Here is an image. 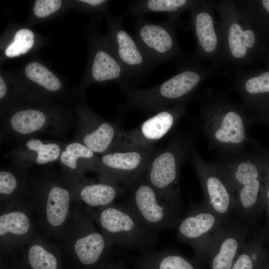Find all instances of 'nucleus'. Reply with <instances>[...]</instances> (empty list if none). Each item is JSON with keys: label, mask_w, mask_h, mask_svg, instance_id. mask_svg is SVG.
<instances>
[{"label": "nucleus", "mask_w": 269, "mask_h": 269, "mask_svg": "<svg viewBox=\"0 0 269 269\" xmlns=\"http://www.w3.org/2000/svg\"><path fill=\"white\" fill-rule=\"evenodd\" d=\"M200 98L201 128L209 147L223 156L247 152L251 142L248 133L251 121L244 105L211 90H205Z\"/></svg>", "instance_id": "f257e3e1"}, {"label": "nucleus", "mask_w": 269, "mask_h": 269, "mask_svg": "<svg viewBox=\"0 0 269 269\" xmlns=\"http://www.w3.org/2000/svg\"><path fill=\"white\" fill-rule=\"evenodd\" d=\"M174 75L157 85L136 89L132 86L122 88L126 99L122 112L139 110L147 114L156 113L176 103L191 101L203 82L212 74L194 58L181 61Z\"/></svg>", "instance_id": "f03ea898"}, {"label": "nucleus", "mask_w": 269, "mask_h": 269, "mask_svg": "<svg viewBox=\"0 0 269 269\" xmlns=\"http://www.w3.org/2000/svg\"><path fill=\"white\" fill-rule=\"evenodd\" d=\"M194 130L176 133L164 148L153 152L144 174L161 198L182 214L179 177L181 168L194 148Z\"/></svg>", "instance_id": "7ed1b4c3"}, {"label": "nucleus", "mask_w": 269, "mask_h": 269, "mask_svg": "<svg viewBox=\"0 0 269 269\" xmlns=\"http://www.w3.org/2000/svg\"><path fill=\"white\" fill-rule=\"evenodd\" d=\"M87 207L112 246L117 244L125 248L146 251L158 241V234L148 228L126 204Z\"/></svg>", "instance_id": "20e7f679"}, {"label": "nucleus", "mask_w": 269, "mask_h": 269, "mask_svg": "<svg viewBox=\"0 0 269 269\" xmlns=\"http://www.w3.org/2000/svg\"><path fill=\"white\" fill-rule=\"evenodd\" d=\"M222 30V62L238 69L247 66L257 41L252 17L234 0L215 2Z\"/></svg>", "instance_id": "39448f33"}, {"label": "nucleus", "mask_w": 269, "mask_h": 269, "mask_svg": "<svg viewBox=\"0 0 269 269\" xmlns=\"http://www.w3.org/2000/svg\"><path fill=\"white\" fill-rule=\"evenodd\" d=\"M28 201L42 234L48 240L59 241L72 212V184L44 181L30 190Z\"/></svg>", "instance_id": "423d86ee"}, {"label": "nucleus", "mask_w": 269, "mask_h": 269, "mask_svg": "<svg viewBox=\"0 0 269 269\" xmlns=\"http://www.w3.org/2000/svg\"><path fill=\"white\" fill-rule=\"evenodd\" d=\"M94 223L87 206H73L59 240L62 247L85 266L97 263L113 247Z\"/></svg>", "instance_id": "0eeeda50"}, {"label": "nucleus", "mask_w": 269, "mask_h": 269, "mask_svg": "<svg viewBox=\"0 0 269 269\" xmlns=\"http://www.w3.org/2000/svg\"><path fill=\"white\" fill-rule=\"evenodd\" d=\"M129 191L126 204L150 230L158 234L177 227L182 218L159 196L146 179L144 172L124 185Z\"/></svg>", "instance_id": "6e6552de"}, {"label": "nucleus", "mask_w": 269, "mask_h": 269, "mask_svg": "<svg viewBox=\"0 0 269 269\" xmlns=\"http://www.w3.org/2000/svg\"><path fill=\"white\" fill-rule=\"evenodd\" d=\"M189 158L202 189L201 203L215 213L224 225L228 223L236 206L233 189L216 162L205 160L194 148Z\"/></svg>", "instance_id": "1a4fd4ad"}, {"label": "nucleus", "mask_w": 269, "mask_h": 269, "mask_svg": "<svg viewBox=\"0 0 269 269\" xmlns=\"http://www.w3.org/2000/svg\"><path fill=\"white\" fill-rule=\"evenodd\" d=\"M177 24L168 19L158 22L150 21L144 16L137 18L134 38L153 69L181 56L175 32Z\"/></svg>", "instance_id": "9d476101"}, {"label": "nucleus", "mask_w": 269, "mask_h": 269, "mask_svg": "<svg viewBox=\"0 0 269 269\" xmlns=\"http://www.w3.org/2000/svg\"><path fill=\"white\" fill-rule=\"evenodd\" d=\"M154 152V148H118L101 155L97 171L100 182L125 185L145 171Z\"/></svg>", "instance_id": "9b49d317"}, {"label": "nucleus", "mask_w": 269, "mask_h": 269, "mask_svg": "<svg viewBox=\"0 0 269 269\" xmlns=\"http://www.w3.org/2000/svg\"><path fill=\"white\" fill-rule=\"evenodd\" d=\"M214 3L201 0L189 10L191 28L196 42L194 58L199 61L208 60L215 66L222 62V36L220 23L213 11Z\"/></svg>", "instance_id": "f8f14e48"}, {"label": "nucleus", "mask_w": 269, "mask_h": 269, "mask_svg": "<svg viewBox=\"0 0 269 269\" xmlns=\"http://www.w3.org/2000/svg\"><path fill=\"white\" fill-rule=\"evenodd\" d=\"M189 102L170 106L156 112L136 128L125 130L123 140L117 148H154L155 143L169 134L184 116Z\"/></svg>", "instance_id": "ddd939ff"}, {"label": "nucleus", "mask_w": 269, "mask_h": 269, "mask_svg": "<svg viewBox=\"0 0 269 269\" xmlns=\"http://www.w3.org/2000/svg\"><path fill=\"white\" fill-rule=\"evenodd\" d=\"M224 225L220 218L201 202L193 204L176 227L178 239L198 254L206 253Z\"/></svg>", "instance_id": "4468645a"}, {"label": "nucleus", "mask_w": 269, "mask_h": 269, "mask_svg": "<svg viewBox=\"0 0 269 269\" xmlns=\"http://www.w3.org/2000/svg\"><path fill=\"white\" fill-rule=\"evenodd\" d=\"M35 225V216L28 201L1 212V252L7 253L23 248L36 230Z\"/></svg>", "instance_id": "2eb2a0df"}, {"label": "nucleus", "mask_w": 269, "mask_h": 269, "mask_svg": "<svg viewBox=\"0 0 269 269\" xmlns=\"http://www.w3.org/2000/svg\"><path fill=\"white\" fill-rule=\"evenodd\" d=\"M125 17L122 14L111 20V35L116 54L134 83L144 77L153 68L135 38L124 28Z\"/></svg>", "instance_id": "dca6fc26"}, {"label": "nucleus", "mask_w": 269, "mask_h": 269, "mask_svg": "<svg viewBox=\"0 0 269 269\" xmlns=\"http://www.w3.org/2000/svg\"><path fill=\"white\" fill-rule=\"evenodd\" d=\"M247 224L231 221L214 237L207 251L212 257V269H231L236 257L247 241Z\"/></svg>", "instance_id": "f3484780"}, {"label": "nucleus", "mask_w": 269, "mask_h": 269, "mask_svg": "<svg viewBox=\"0 0 269 269\" xmlns=\"http://www.w3.org/2000/svg\"><path fill=\"white\" fill-rule=\"evenodd\" d=\"M86 122L82 143L94 153L103 155L119 146L125 129L93 116Z\"/></svg>", "instance_id": "a211bd4d"}, {"label": "nucleus", "mask_w": 269, "mask_h": 269, "mask_svg": "<svg viewBox=\"0 0 269 269\" xmlns=\"http://www.w3.org/2000/svg\"><path fill=\"white\" fill-rule=\"evenodd\" d=\"M73 200L77 204L98 208L113 204L126 191L125 186L100 182L72 184Z\"/></svg>", "instance_id": "6ab92c4d"}, {"label": "nucleus", "mask_w": 269, "mask_h": 269, "mask_svg": "<svg viewBox=\"0 0 269 269\" xmlns=\"http://www.w3.org/2000/svg\"><path fill=\"white\" fill-rule=\"evenodd\" d=\"M111 50L101 49L95 53L91 66L92 79L96 82H116L121 88L132 86L128 72L115 51L112 52Z\"/></svg>", "instance_id": "aec40b11"}, {"label": "nucleus", "mask_w": 269, "mask_h": 269, "mask_svg": "<svg viewBox=\"0 0 269 269\" xmlns=\"http://www.w3.org/2000/svg\"><path fill=\"white\" fill-rule=\"evenodd\" d=\"M201 0H138L131 1L123 13L137 18L149 12L167 14L168 19L178 23L180 15L195 6Z\"/></svg>", "instance_id": "412c9836"}, {"label": "nucleus", "mask_w": 269, "mask_h": 269, "mask_svg": "<svg viewBox=\"0 0 269 269\" xmlns=\"http://www.w3.org/2000/svg\"><path fill=\"white\" fill-rule=\"evenodd\" d=\"M58 247L35 230L23 248L32 269H58Z\"/></svg>", "instance_id": "4be33fe9"}, {"label": "nucleus", "mask_w": 269, "mask_h": 269, "mask_svg": "<svg viewBox=\"0 0 269 269\" xmlns=\"http://www.w3.org/2000/svg\"><path fill=\"white\" fill-rule=\"evenodd\" d=\"M30 193L27 183L21 180L18 175L8 170H0V212L27 201L25 199L29 198Z\"/></svg>", "instance_id": "5701e85b"}, {"label": "nucleus", "mask_w": 269, "mask_h": 269, "mask_svg": "<svg viewBox=\"0 0 269 269\" xmlns=\"http://www.w3.org/2000/svg\"><path fill=\"white\" fill-rule=\"evenodd\" d=\"M234 87L247 110L257 96L269 93V71L252 76L242 71L235 81Z\"/></svg>", "instance_id": "b1692460"}, {"label": "nucleus", "mask_w": 269, "mask_h": 269, "mask_svg": "<svg viewBox=\"0 0 269 269\" xmlns=\"http://www.w3.org/2000/svg\"><path fill=\"white\" fill-rule=\"evenodd\" d=\"M47 123L45 114L37 110L18 111L11 116L9 124L11 129L21 134H29L41 130Z\"/></svg>", "instance_id": "393cba45"}, {"label": "nucleus", "mask_w": 269, "mask_h": 269, "mask_svg": "<svg viewBox=\"0 0 269 269\" xmlns=\"http://www.w3.org/2000/svg\"><path fill=\"white\" fill-rule=\"evenodd\" d=\"M60 159L62 164L72 171L77 168V160H84L99 165V158L84 143L73 142L68 144L61 153Z\"/></svg>", "instance_id": "a878e982"}, {"label": "nucleus", "mask_w": 269, "mask_h": 269, "mask_svg": "<svg viewBox=\"0 0 269 269\" xmlns=\"http://www.w3.org/2000/svg\"><path fill=\"white\" fill-rule=\"evenodd\" d=\"M25 73L31 81L50 91H58L61 83L58 78L38 62H31L25 67Z\"/></svg>", "instance_id": "bb28decb"}, {"label": "nucleus", "mask_w": 269, "mask_h": 269, "mask_svg": "<svg viewBox=\"0 0 269 269\" xmlns=\"http://www.w3.org/2000/svg\"><path fill=\"white\" fill-rule=\"evenodd\" d=\"M26 147L36 153L37 164L42 165L56 160L60 156L61 149L55 143H44L39 139H30L26 143Z\"/></svg>", "instance_id": "cd10ccee"}, {"label": "nucleus", "mask_w": 269, "mask_h": 269, "mask_svg": "<svg viewBox=\"0 0 269 269\" xmlns=\"http://www.w3.org/2000/svg\"><path fill=\"white\" fill-rule=\"evenodd\" d=\"M34 37L31 30L20 29L15 34L13 41L6 48L5 55L12 57L26 53L33 45Z\"/></svg>", "instance_id": "c85d7f7f"}, {"label": "nucleus", "mask_w": 269, "mask_h": 269, "mask_svg": "<svg viewBox=\"0 0 269 269\" xmlns=\"http://www.w3.org/2000/svg\"><path fill=\"white\" fill-rule=\"evenodd\" d=\"M157 269H195L187 259L172 251H164L154 255Z\"/></svg>", "instance_id": "c756f323"}, {"label": "nucleus", "mask_w": 269, "mask_h": 269, "mask_svg": "<svg viewBox=\"0 0 269 269\" xmlns=\"http://www.w3.org/2000/svg\"><path fill=\"white\" fill-rule=\"evenodd\" d=\"M258 245L253 240L246 242L231 269H254L255 262L259 258Z\"/></svg>", "instance_id": "7c9ffc66"}, {"label": "nucleus", "mask_w": 269, "mask_h": 269, "mask_svg": "<svg viewBox=\"0 0 269 269\" xmlns=\"http://www.w3.org/2000/svg\"><path fill=\"white\" fill-rule=\"evenodd\" d=\"M61 4L60 0H37L35 2L33 12L38 17H45L58 10Z\"/></svg>", "instance_id": "2f4dec72"}, {"label": "nucleus", "mask_w": 269, "mask_h": 269, "mask_svg": "<svg viewBox=\"0 0 269 269\" xmlns=\"http://www.w3.org/2000/svg\"><path fill=\"white\" fill-rule=\"evenodd\" d=\"M6 92V87L4 81L0 77V99H2L5 96Z\"/></svg>", "instance_id": "473e14b6"}, {"label": "nucleus", "mask_w": 269, "mask_h": 269, "mask_svg": "<svg viewBox=\"0 0 269 269\" xmlns=\"http://www.w3.org/2000/svg\"><path fill=\"white\" fill-rule=\"evenodd\" d=\"M80 1L93 5H99L107 1L105 0H81Z\"/></svg>", "instance_id": "72a5a7b5"}, {"label": "nucleus", "mask_w": 269, "mask_h": 269, "mask_svg": "<svg viewBox=\"0 0 269 269\" xmlns=\"http://www.w3.org/2000/svg\"><path fill=\"white\" fill-rule=\"evenodd\" d=\"M262 3L264 8L269 14V0H263Z\"/></svg>", "instance_id": "f704fd0d"}, {"label": "nucleus", "mask_w": 269, "mask_h": 269, "mask_svg": "<svg viewBox=\"0 0 269 269\" xmlns=\"http://www.w3.org/2000/svg\"><path fill=\"white\" fill-rule=\"evenodd\" d=\"M266 196L267 198L269 199V187L267 191Z\"/></svg>", "instance_id": "c9c22d12"}, {"label": "nucleus", "mask_w": 269, "mask_h": 269, "mask_svg": "<svg viewBox=\"0 0 269 269\" xmlns=\"http://www.w3.org/2000/svg\"></svg>", "instance_id": "e433bc0d"}]
</instances>
